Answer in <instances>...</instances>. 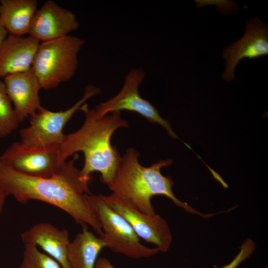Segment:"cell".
<instances>
[{
	"label": "cell",
	"mask_w": 268,
	"mask_h": 268,
	"mask_svg": "<svg viewBox=\"0 0 268 268\" xmlns=\"http://www.w3.org/2000/svg\"><path fill=\"white\" fill-rule=\"evenodd\" d=\"M100 93V88L89 84L85 87L82 97L66 110L53 112L42 106L30 116V126L20 130V142L32 147L60 145L65 135L63 131L66 124L88 100Z\"/></svg>",
	"instance_id": "cell-6"
},
{
	"label": "cell",
	"mask_w": 268,
	"mask_h": 268,
	"mask_svg": "<svg viewBox=\"0 0 268 268\" xmlns=\"http://www.w3.org/2000/svg\"><path fill=\"white\" fill-rule=\"evenodd\" d=\"M8 196L7 192L0 185V214L2 211L5 200Z\"/></svg>",
	"instance_id": "cell-21"
},
{
	"label": "cell",
	"mask_w": 268,
	"mask_h": 268,
	"mask_svg": "<svg viewBox=\"0 0 268 268\" xmlns=\"http://www.w3.org/2000/svg\"><path fill=\"white\" fill-rule=\"evenodd\" d=\"M78 158V155L74 154L53 176L41 178L15 170L0 156V185L18 201L26 203L37 200L51 204L67 213L82 227L89 226L102 237L101 226L86 198L91 194L89 181L83 178L80 170L74 165Z\"/></svg>",
	"instance_id": "cell-1"
},
{
	"label": "cell",
	"mask_w": 268,
	"mask_h": 268,
	"mask_svg": "<svg viewBox=\"0 0 268 268\" xmlns=\"http://www.w3.org/2000/svg\"><path fill=\"white\" fill-rule=\"evenodd\" d=\"M8 33L0 23V48L8 36Z\"/></svg>",
	"instance_id": "cell-22"
},
{
	"label": "cell",
	"mask_w": 268,
	"mask_h": 268,
	"mask_svg": "<svg viewBox=\"0 0 268 268\" xmlns=\"http://www.w3.org/2000/svg\"><path fill=\"white\" fill-rule=\"evenodd\" d=\"M102 198L128 221L139 238L155 245L159 252L168 251L172 240V233L167 222L160 215L145 214L131 201L113 193L102 195Z\"/></svg>",
	"instance_id": "cell-8"
},
{
	"label": "cell",
	"mask_w": 268,
	"mask_h": 268,
	"mask_svg": "<svg viewBox=\"0 0 268 268\" xmlns=\"http://www.w3.org/2000/svg\"><path fill=\"white\" fill-rule=\"evenodd\" d=\"M86 198L101 226L103 235L100 237L106 248L134 259L148 258L159 252L156 247L142 244L130 224L104 201L102 195L90 194Z\"/></svg>",
	"instance_id": "cell-5"
},
{
	"label": "cell",
	"mask_w": 268,
	"mask_h": 268,
	"mask_svg": "<svg viewBox=\"0 0 268 268\" xmlns=\"http://www.w3.org/2000/svg\"><path fill=\"white\" fill-rule=\"evenodd\" d=\"M19 268H62L53 258L39 251L36 245L26 244Z\"/></svg>",
	"instance_id": "cell-18"
},
{
	"label": "cell",
	"mask_w": 268,
	"mask_h": 268,
	"mask_svg": "<svg viewBox=\"0 0 268 268\" xmlns=\"http://www.w3.org/2000/svg\"><path fill=\"white\" fill-rule=\"evenodd\" d=\"M80 110L84 114L82 126L75 132L65 135L59 146L60 162H64L78 152L83 153L84 163L80 170L82 177L89 181L94 172L100 174L101 181L107 186L114 178L122 157L111 143L113 134L118 129L128 127L120 112L102 116L87 103Z\"/></svg>",
	"instance_id": "cell-2"
},
{
	"label": "cell",
	"mask_w": 268,
	"mask_h": 268,
	"mask_svg": "<svg viewBox=\"0 0 268 268\" xmlns=\"http://www.w3.org/2000/svg\"><path fill=\"white\" fill-rule=\"evenodd\" d=\"M268 268V267H266V268Z\"/></svg>",
	"instance_id": "cell-23"
},
{
	"label": "cell",
	"mask_w": 268,
	"mask_h": 268,
	"mask_svg": "<svg viewBox=\"0 0 268 268\" xmlns=\"http://www.w3.org/2000/svg\"><path fill=\"white\" fill-rule=\"evenodd\" d=\"M75 15L70 10L48 0L37 9L33 18L29 35L41 42L67 35L79 27Z\"/></svg>",
	"instance_id": "cell-11"
},
{
	"label": "cell",
	"mask_w": 268,
	"mask_h": 268,
	"mask_svg": "<svg viewBox=\"0 0 268 268\" xmlns=\"http://www.w3.org/2000/svg\"><path fill=\"white\" fill-rule=\"evenodd\" d=\"M84 43L83 39L69 35L40 43L32 69L42 89L56 88L73 77Z\"/></svg>",
	"instance_id": "cell-4"
},
{
	"label": "cell",
	"mask_w": 268,
	"mask_h": 268,
	"mask_svg": "<svg viewBox=\"0 0 268 268\" xmlns=\"http://www.w3.org/2000/svg\"><path fill=\"white\" fill-rule=\"evenodd\" d=\"M18 122L3 81L0 78V137H4L18 127Z\"/></svg>",
	"instance_id": "cell-17"
},
{
	"label": "cell",
	"mask_w": 268,
	"mask_h": 268,
	"mask_svg": "<svg viewBox=\"0 0 268 268\" xmlns=\"http://www.w3.org/2000/svg\"><path fill=\"white\" fill-rule=\"evenodd\" d=\"M246 31L239 40L223 50L225 69L222 77L227 81L235 78L234 70L239 62L245 58L253 59L268 54V29L259 18L250 19Z\"/></svg>",
	"instance_id": "cell-10"
},
{
	"label": "cell",
	"mask_w": 268,
	"mask_h": 268,
	"mask_svg": "<svg viewBox=\"0 0 268 268\" xmlns=\"http://www.w3.org/2000/svg\"><path fill=\"white\" fill-rule=\"evenodd\" d=\"M37 5L36 0H0V23L8 35L29 34Z\"/></svg>",
	"instance_id": "cell-15"
},
{
	"label": "cell",
	"mask_w": 268,
	"mask_h": 268,
	"mask_svg": "<svg viewBox=\"0 0 268 268\" xmlns=\"http://www.w3.org/2000/svg\"><path fill=\"white\" fill-rule=\"evenodd\" d=\"M59 145L38 147L13 142L0 158L15 170L26 175L41 178L51 177L63 165L59 156Z\"/></svg>",
	"instance_id": "cell-9"
},
{
	"label": "cell",
	"mask_w": 268,
	"mask_h": 268,
	"mask_svg": "<svg viewBox=\"0 0 268 268\" xmlns=\"http://www.w3.org/2000/svg\"><path fill=\"white\" fill-rule=\"evenodd\" d=\"M145 75L142 68L131 69L126 76L120 91L112 98L97 105L95 110L102 116L123 110L134 112L149 122L161 126L172 138H179L169 121L163 118L154 106L140 96L139 87Z\"/></svg>",
	"instance_id": "cell-7"
},
{
	"label": "cell",
	"mask_w": 268,
	"mask_h": 268,
	"mask_svg": "<svg viewBox=\"0 0 268 268\" xmlns=\"http://www.w3.org/2000/svg\"><path fill=\"white\" fill-rule=\"evenodd\" d=\"M40 43L30 35H8L0 48V78L31 69Z\"/></svg>",
	"instance_id": "cell-13"
},
{
	"label": "cell",
	"mask_w": 268,
	"mask_h": 268,
	"mask_svg": "<svg viewBox=\"0 0 268 268\" xmlns=\"http://www.w3.org/2000/svg\"><path fill=\"white\" fill-rule=\"evenodd\" d=\"M95 268H115L112 263L106 258L100 257L97 259Z\"/></svg>",
	"instance_id": "cell-20"
},
{
	"label": "cell",
	"mask_w": 268,
	"mask_h": 268,
	"mask_svg": "<svg viewBox=\"0 0 268 268\" xmlns=\"http://www.w3.org/2000/svg\"><path fill=\"white\" fill-rule=\"evenodd\" d=\"M256 244L251 239H247L241 245L236 257L222 268H237L242 262L248 259L254 252Z\"/></svg>",
	"instance_id": "cell-19"
},
{
	"label": "cell",
	"mask_w": 268,
	"mask_h": 268,
	"mask_svg": "<svg viewBox=\"0 0 268 268\" xmlns=\"http://www.w3.org/2000/svg\"><path fill=\"white\" fill-rule=\"evenodd\" d=\"M139 153L133 148H128L123 157L112 181L108 185L112 193L131 201L141 212L150 215L155 214L151 204L155 196H164L177 206L189 213L204 218L212 214H203L186 202L180 201L172 191L174 182L169 176H163L160 170L170 166L171 159L160 160L150 166L145 167L139 162Z\"/></svg>",
	"instance_id": "cell-3"
},
{
	"label": "cell",
	"mask_w": 268,
	"mask_h": 268,
	"mask_svg": "<svg viewBox=\"0 0 268 268\" xmlns=\"http://www.w3.org/2000/svg\"><path fill=\"white\" fill-rule=\"evenodd\" d=\"M3 79L7 94L19 123L42 107L39 95L42 88L32 68L9 75Z\"/></svg>",
	"instance_id": "cell-12"
},
{
	"label": "cell",
	"mask_w": 268,
	"mask_h": 268,
	"mask_svg": "<svg viewBox=\"0 0 268 268\" xmlns=\"http://www.w3.org/2000/svg\"><path fill=\"white\" fill-rule=\"evenodd\" d=\"M21 237L25 244L35 245L41 248L62 268H71L67 258L70 241L66 229H60L50 223L40 222L22 232Z\"/></svg>",
	"instance_id": "cell-14"
},
{
	"label": "cell",
	"mask_w": 268,
	"mask_h": 268,
	"mask_svg": "<svg viewBox=\"0 0 268 268\" xmlns=\"http://www.w3.org/2000/svg\"><path fill=\"white\" fill-rule=\"evenodd\" d=\"M103 239L83 227L70 242L67 250V258L71 268H95L98 256L105 248Z\"/></svg>",
	"instance_id": "cell-16"
}]
</instances>
